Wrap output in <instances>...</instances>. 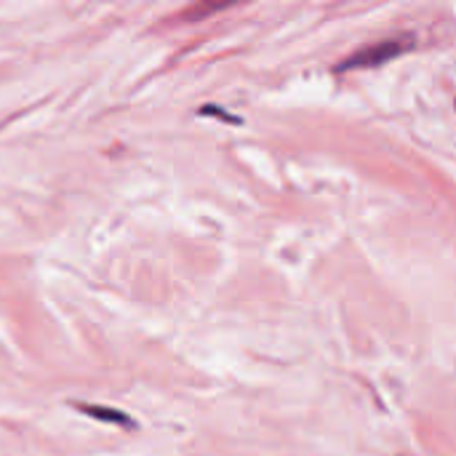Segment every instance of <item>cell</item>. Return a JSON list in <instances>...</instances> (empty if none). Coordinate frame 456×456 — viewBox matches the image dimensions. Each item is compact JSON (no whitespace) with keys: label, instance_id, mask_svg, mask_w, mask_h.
<instances>
[{"label":"cell","instance_id":"1","mask_svg":"<svg viewBox=\"0 0 456 456\" xmlns=\"http://www.w3.org/2000/svg\"><path fill=\"white\" fill-rule=\"evenodd\" d=\"M403 48H406V45H403L401 40H382V43L366 45V48H361L358 53L347 56V59L339 64V69H366V67H379V64H385L387 59H393V56L403 53Z\"/></svg>","mask_w":456,"mask_h":456},{"label":"cell","instance_id":"2","mask_svg":"<svg viewBox=\"0 0 456 456\" xmlns=\"http://www.w3.org/2000/svg\"><path fill=\"white\" fill-rule=\"evenodd\" d=\"M75 406H77V411L88 414L91 419H102V422H115V425H131V419H128L126 414L115 411V409H99V406H94V403H75Z\"/></svg>","mask_w":456,"mask_h":456}]
</instances>
